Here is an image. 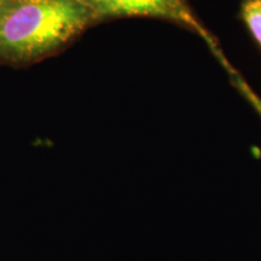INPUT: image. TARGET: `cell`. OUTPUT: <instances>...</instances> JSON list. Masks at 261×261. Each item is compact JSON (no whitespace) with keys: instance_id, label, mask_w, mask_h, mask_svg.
I'll return each instance as SVG.
<instances>
[{"instance_id":"6da1fadb","label":"cell","mask_w":261,"mask_h":261,"mask_svg":"<svg viewBox=\"0 0 261 261\" xmlns=\"http://www.w3.org/2000/svg\"><path fill=\"white\" fill-rule=\"evenodd\" d=\"M91 18L81 0H14L0 18V58L24 61L46 55Z\"/></svg>"},{"instance_id":"7a4b0ae2","label":"cell","mask_w":261,"mask_h":261,"mask_svg":"<svg viewBox=\"0 0 261 261\" xmlns=\"http://www.w3.org/2000/svg\"><path fill=\"white\" fill-rule=\"evenodd\" d=\"M93 18L152 17L165 19L198 35L212 54L219 42L189 5L188 0H81Z\"/></svg>"},{"instance_id":"3957f363","label":"cell","mask_w":261,"mask_h":261,"mask_svg":"<svg viewBox=\"0 0 261 261\" xmlns=\"http://www.w3.org/2000/svg\"><path fill=\"white\" fill-rule=\"evenodd\" d=\"M214 57L219 61L221 67L224 68V70L226 71L228 77H230L231 84L234 89L237 90V92L242 96L244 99L249 103V106L255 110V113L259 115L261 119V96L256 92L255 90L247 83V80L244 79L243 75L238 71L232 64L230 63V61L227 60L226 56L224 55V52L221 48L214 52Z\"/></svg>"},{"instance_id":"277c9868","label":"cell","mask_w":261,"mask_h":261,"mask_svg":"<svg viewBox=\"0 0 261 261\" xmlns=\"http://www.w3.org/2000/svg\"><path fill=\"white\" fill-rule=\"evenodd\" d=\"M238 17L261 50V0H242Z\"/></svg>"},{"instance_id":"5b68a950","label":"cell","mask_w":261,"mask_h":261,"mask_svg":"<svg viewBox=\"0 0 261 261\" xmlns=\"http://www.w3.org/2000/svg\"><path fill=\"white\" fill-rule=\"evenodd\" d=\"M14 0H0V18L3 17V15L5 14V11L8 10L10 5L12 4Z\"/></svg>"}]
</instances>
